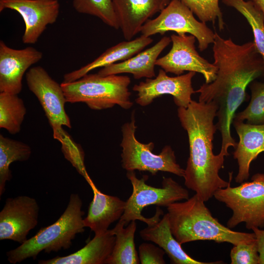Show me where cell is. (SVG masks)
Segmentation results:
<instances>
[{"instance_id":"obj_21","label":"cell","mask_w":264,"mask_h":264,"mask_svg":"<svg viewBox=\"0 0 264 264\" xmlns=\"http://www.w3.org/2000/svg\"><path fill=\"white\" fill-rule=\"evenodd\" d=\"M144 241L157 244L168 255L170 263L174 264H218L222 261L202 262L197 261L186 253L173 236L170 228L168 214H165L158 222L148 225L140 231Z\"/></svg>"},{"instance_id":"obj_29","label":"cell","mask_w":264,"mask_h":264,"mask_svg":"<svg viewBox=\"0 0 264 264\" xmlns=\"http://www.w3.org/2000/svg\"><path fill=\"white\" fill-rule=\"evenodd\" d=\"M196 15L200 22H212L218 20L220 30L224 28L223 15L219 6V0H180Z\"/></svg>"},{"instance_id":"obj_27","label":"cell","mask_w":264,"mask_h":264,"mask_svg":"<svg viewBox=\"0 0 264 264\" xmlns=\"http://www.w3.org/2000/svg\"><path fill=\"white\" fill-rule=\"evenodd\" d=\"M72 3L78 13L96 17L109 26L119 28L112 0H73Z\"/></svg>"},{"instance_id":"obj_11","label":"cell","mask_w":264,"mask_h":264,"mask_svg":"<svg viewBox=\"0 0 264 264\" xmlns=\"http://www.w3.org/2000/svg\"><path fill=\"white\" fill-rule=\"evenodd\" d=\"M170 38L172 47L167 54L157 60L156 66L166 72L177 75L186 71L199 73L204 77L205 83L215 80L218 68L198 54L195 45L196 38L194 36L172 34Z\"/></svg>"},{"instance_id":"obj_2","label":"cell","mask_w":264,"mask_h":264,"mask_svg":"<svg viewBox=\"0 0 264 264\" xmlns=\"http://www.w3.org/2000/svg\"><path fill=\"white\" fill-rule=\"evenodd\" d=\"M217 110L218 106L213 102L192 100L187 108L177 109V116L187 132L189 144L184 184L204 202L214 197L218 190L229 184V181L223 180L219 174L223 168L224 156L220 154L215 155L213 151V140L217 130L214 119Z\"/></svg>"},{"instance_id":"obj_24","label":"cell","mask_w":264,"mask_h":264,"mask_svg":"<svg viewBox=\"0 0 264 264\" xmlns=\"http://www.w3.org/2000/svg\"><path fill=\"white\" fill-rule=\"evenodd\" d=\"M31 149L29 145L0 135V196L5 190L6 182L11 180L10 164L29 159Z\"/></svg>"},{"instance_id":"obj_12","label":"cell","mask_w":264,"mask_h":264,"mask_svg":"<svg viewBox=\"0 0 264 264\" xmlns=\"http://www.w3.org/2000/svg\"><path fill=\"white\" fill-rule=\"evenodd\" d=\"M39 205L32 197L21 195L7 198L0 212V240L24 242L38 224Z\"/></svg>"},{"instance_id":"obj_9","label":"cell","mask_w":264,"mask_h":264,"mask_svg":"<svg viewBox=\"0 0 264 264\" xmlns=\"http://www.w3.org/2000/svg\"><path fill=\"white\" fill-rule=\"evenodd\" d=\"M168 31L194 36L200 51L206 50L214 41L215 33L206 23L198 21L180 0H171L157 17L149 19L144 24L140 33L142 35L151 37L156 34L162 35Z\"/></svg>"},{"instance_id":"obj_30","label":"cell","mask_w":264,"mask_h":264,"mask_svg":"<svg viewBox=\"0 0 264 264\" xmlns=\"http://www.w3.org/2000/svg\"><path fill=\"white\" fill-rule=\"evenodd\" d=\"M231 264H259L257 242L234 245L230 254Z\"/></svg>"},{"instance_id":"obj_26","label":"cell","mask_w":264,"mask_h":264,"mask_svg":"<svg viewBox=\"0 0 264 264\" xmlns=\"http://www.w3.org/2000/svg\"><path fill=\"white\" fill-rule=\"evenodd\" d=\"M226 6L233 7L243 15L250 25L253 42L264 62V14L251 0H222Z\"/></svg>"},{"instance_id":"obj_23","label":"cell","mask_w":264,"mask_h":264,"mask_svg":"<svg viewBox=\"0 0 264 264\" xmlns=\"http://www.w3.org/2000/svg\"><path fill=\"white\" fill-rule=\"evenodd\" d=\"M115 235V242L112 252L106 264H138L140 263L134 243L136 230L135 220L131 221L127 226L120 219L112 229Z\"/></svg>"},{"instance_id":"obj_15","label":"cell","mask_w":264,"mask_h":264,"mask_svg":"<svg viewBox=\"0 0 264 264\" xmlns=\"http://www.w3.org/2000/svg\"><path fill=\"white\" fill-rule=\"evenodd\" d=\"M43 58V53L28 46L17 49L0 41V92L18 94L26 70Z\"/></svg>"},{"instance_id":"obj_19","label":"cell","mask_w":264,"mask_h":264,"mask_svg":"<svg viewBox=\"0 0 264 264\" xmlns=\"http://www.w3.org/2000/svg\"><path fill=\"white\" fill-rule=\"evenodd\" d=\"M171 42L170 37L164 36L152 47L125 61L102 67L97 73L102 76L130 73L132 74L135 79L153 78L155 76L156 62L159 55Z\"/></svg>"},{"instance_id":"obj_17","label":"cell","mask_w":264,"mask_h":264,"mask_svg":"<svg viewBox=\"0 0 264 264\" xmlns=\"http://www.w3.org/2000/svg\"><path fill=\"white\" fill-rule=\"evenodd\" d=\"M119 28L126 41L140 32L144 24L160 12L170 0H112Z\"/></svg>"},{"instance_id":"obj_18","label":"cell","mask_w":264,"mask_h":264,"mask_svg":"<svg viewBox=\"0 0 264 264\" xmlns=\"http://www.w3.org/2000/svg\"><path fill=\"white\" fill-rule=\"evenodd\" d=\"M88 184L92 190L93 198L84 222L86 227H89L95 235H97L107 231L112 223L121 219L126 207V201L117 197L102 193L92 180Z\"/></svg>"},{"instance_id":"obj_16","label":"cell","mask_w":264,"mask_h":264,"mask_svg":"<svg viewBox=\"0 0 264 264\" xmlns=\"http://www.w3.org/2000/svg\"><path fill=\"white\" fill-rule=\"evenodd\" d=\"M232 124L239 137L233 154L238 165L235 181L241 184L248 180L251 162L264 152V124H252L236 120Z\"/></svg>"},{"instance_id":"obj_14","label":"cell","mask_w":264,"mask_h":264,"mask_svg":"<svg viewBox=\"0 0 264 264\" xmlns=\"http://www.w3.org/2000/svg\"><path fill=\"white\" fill-rule=\"evenodd\" d=\"M58 0H0V12L6 9L17 12L22 17L25 29L22 42L34 44L49 24L55 23L60 12Z\"/></svg>"},{"instance_id":"obj_22","label":"cell","mask_w":264,"mask_h":264,"mask_svg":"<svg viewBox=\"0 0 264 264\" xmlns=\"http://www.w3.org/2000/svg\"><path fill=\"white\" fill-rule=\"evenodd\" d=\"M115 242L112 229L94 237L76 252L63 257L39 260V264H105Z\"/></svg>"},{"instance_id":"obj_20","label":"cell","mask_w":264,"mask_h":264,"mask_svg":"<svg viewBox=\"0 0 264 264\" xmlns=\"http://www.w3.org/2000/svg\"><path fill=\"white\" fill-rule=\"evenodd\" d=\"M153 41L150 37L141 35L133 40L120 42L107 49L92 62L65 74L63 83L73 82L96 68H102L118 61H125L142 51Z\"/></svg>"},{"instance_id":"obj_7","label":"cell","mask_w":264,"mask_h":264,"mask_svg":"<svg viewBox=\"0 0 264 264\" xmlns=\"http://www.w3.org/2000/svg\"><path fill=\"white\" fill-rule=\"evenodd\" d=\"M126 176L132 186V195L126 201V207L121 219L127 226L132 220H140L147 225L158 222L163 214L157 207L155 215L147 218L141 214L142 210L151 205L167 207L176 202L189 198L188 191L172 177H163L162 186L154 187L146 183L147 176L138 178L133 171H127Z\"/></svg>"},{"instance_id":"obj_10","label":"cell","mask_w":264,"mask_h":264,"mask_svg":"<svg viewBox=\"0 0 264 264\" xmlns=\"http://www.w3.org/2000/svg\"><path fill=\"white\" fill-rule=\"evenodd\" d=\"M25 77L29 89L38 98L44 110L53 129L54 137L62 144L65 143L69 138L62 127L70 129L71 126L65 110L66 100L61 85L40 66L30 68Z\"/></svg>"},{"instance_id":"obj_25","label":"cell","mask_w":264,"mask_h":264,"mask_svg":"<svg viewBox=\"0 0 264 264\" xmlns=\"http://www.w3.org/2000/svg\"><path fill=\"white\" fill-rule=\"evenodd\" d=\"M26 113L22 99L18 94L0 92V128L14 134L20 132Z\"/></svg>"},{"instance_id":"obj_33","label":"cell","mask_w":264,"mask_h":264,"mask_svg":"<svg viewBox=\"0 0 264 264\" xmlns=\"http://www.w3.org/2000/svg\"><path fill=\"white\" fill-rule=\"evenodd\" d=\"M264 14V0H251Z\"/></svg>"},{"instance_id":"obj_32","label":"cell","mask_w":264,"mask_h":264,"mask_svg":"<svg viewBox=\"0 0 264 264\" xmlns=\"http://www.w3.org/2000/svg\"><path fill=\"white\" fill-rule=\"evenodd\" d=\"M251 230L256 238L260 257L259 264H264V230L258 228H253Z\"/></svg>"},{"instance_id":"obj_6","label":"cell","mask_w":264,"mask_h":264,"mask_svg":"<svg viewBox=\"0 0 264 264\" xmlns=\"http://www.w3.org/2000/svg\"><path fill=\"white\" fill-rule=\"evenodd\" d=\"M233 172L229 173V184L218 190L214 197L232 211L227 222L230 229L244 223L246 228H264V174L254 175L250 181L231 186Z\"/></svg>"},{"instance_id":"obj_5","label":"cell","mask_w":264,"mask_h":264,"mask_svg":"<svg viewBox=\"0 0 264 264\" xmlns=\"http://www.w3.org/2000/svg\"><path fill=\"white\" fill-rule=\"evenodd\" d=\"M130 83L127 76L88 73L73 82H62L61 85L66 102L84 103L94 110L110 109L116 105L128 110L133 105L129 89Z\"/></svg>"},{"instance_id":"obj_1","label":"cell","mask_w":264,"mask_h":264,"mask_svg":"<svg viewBox=\"0 0 264 264\" xmlns=\"http://www.w3.org/2000/svg\"><path fill=\"white\" fill-rule=\"evenodd\" d=\"M213 44L216 78L195 92L199 93V102H214L218 106V123L230 126L236 110L247 98V87L264 75V62L253 42L237 44L216 32Z\"/></svg>"},{"instance_id":"obj_28","label":"cell","mask_w":264,"mask_h":264,"mask_svg":"<svg viewBox=\"0 0 264 264\" xmlns=\"http://www.w3.org/2000/svg\"><path fill=\"white\" fill-rule=\"evenodd\" d=\"M249 86L250 101L243 110L235 113L233 120H246L252 124H264V83L254 80Z\"/></svg>"},{"instance_id":"obj_13","label":"cell","mask_w":264,"mask_h":264,"mask_svg":"<svg viewBox=\"0 0 264 264\" xmlns=\"http://www.w3.org/2000/svg\"><path fill=\"white\" fill-rule=\"evenodd\" d=\"M163 69H160L155 78H147L144 82L135 84L132 90L137 92L136 103L145 107L151 104L156 98L164 94L173 97L178 108H187L192 101V95L195 92L192 81L196 72L188 73L175 77L168 76Z\"/></svg>"},{"instance_id":"obj_4","label":"cell","mask_w":264,"mask_h":264,"mask_svg":"<svg viewBox=\"0 0 264 264\" xmlns=\"http://www.w3.org/2000/svg\"><path fill=\"white\" fill-rule=\"evenodd\" d=\"M83 202L77 194H71L67 205L60 218L52 224L41 228L32 237L17 248L6 252L8 262L20 263L39 253L58 252L68 249L76 236L85 231Z\"/></svg>"},{"instance_id":"obj_3","label":"cell","mask_w":264,"mask_h":264,"mask_svg":"<svg viewBox=\"0 0 264 264\" xmlns=\"http://www.w3.org/2000/svg\"><path fill=\"white\" fill-rule=\"evenodd\" d=\"M167 209L171 232L180 244L212 241L235 245L256 241L254 232L233 231L221 224L196 194L184 202L171 204Z\"/></svg>"},{"instance_id":"obj_8","label":"cell","mask_w":264,"mask_h":264,"mask_svg":"<svg viewBox=\"0 0 264 264\" xmlns=\"http://www.w3.org/2000/svg\"><path fill=\"white\" fill-rule=\"evenodd\" d=\"M136 128L133 111L131 121L124 124L121 129L122 139L120 146L123 168L127 171H146L153 175L158 172H169L183 177L185 170L177 163L172 147L166 145L160 154H154V143L150 142L144 144L138 141L135 134Z\"/></svg>"},{"instance_id":"obj_31","label":"cell","mask_w":264,"mask_h":264,"mask_svg":"<svg viewBox=\"0 0 264 264\" xmlns=\"http://www.w3.org/2000/svg\"><path fill=\"white\" fill-rule=\"evenodd\" d=\"M138 256L142 264H165L164 256L166 253L161 247L144 242L138 247Z\"/></svg>"}]
</instances>
